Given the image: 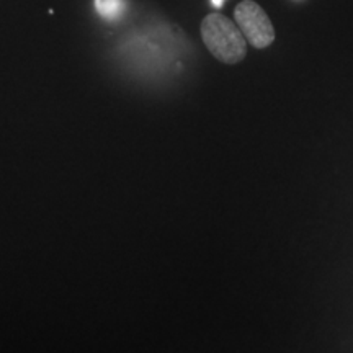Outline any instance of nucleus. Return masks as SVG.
Instances as JSON below:
<instances>
[{
    "mask_svg": "<svg viewBox=\"0 0 353 353\" xmlns=\"http://www.w3.org/2000/svg\"><path fill=\"white\" fill-rule=\"evenodd\" d=\"M205 46L219 63L237 64L247 56V39L241 28L221 13H210L201 21Z\"/></svg>",
    "mask_w": 353,
    "mask_h": 353,
    "instance_id": "nucleus-1",
    "label": "nucleus"
},
{
    "mask_svg": "<svg viewBox=\"0 0 353 353\" xmlns=\"http://www.w3.org/2000/svg\"><path fill=\"white\" fill-rule=\"evenodd\" d=\"M234 19L247 43L257 50H265L275 41V28L262 7L254 0H242L234 8Z\"/></svg>",
    "mask_w": 353,
    "mask_h": 353,
    "instance_id": "nucleus-2",
    "label": "nucleus"
},
{
    "mask_svg": "<svg viewBox=\"0 0 353 353\" xmlns=\"http://www.w3.org/2000/svg\"><path fill=\"white\" fill-rule=\"evenodd\" d=\"M95 8L103 19L117 20L125 8V2L123 0H95Z\"/></svg>",
    "mask_w": 353,
    "mask_h": 353,
    "instance_id": "nucleus-3",
    "label": "nucleus"
},
{
    "mask_svg": "<svg viewBox=\"0 0 353 353\" xmlns=\"http://www.w3.org/2000/svg\"><path fill=\"white\" fill-rule=\"evenodd\" d=\"M211 3H213L214 7H221L224 3V0H211Z\"/></svg>",
    "mask_w": 353,
    "mask_h": 353,
    "instance_id": "nucleus-4",
    "label": "nucleus"
}]
</instances>
